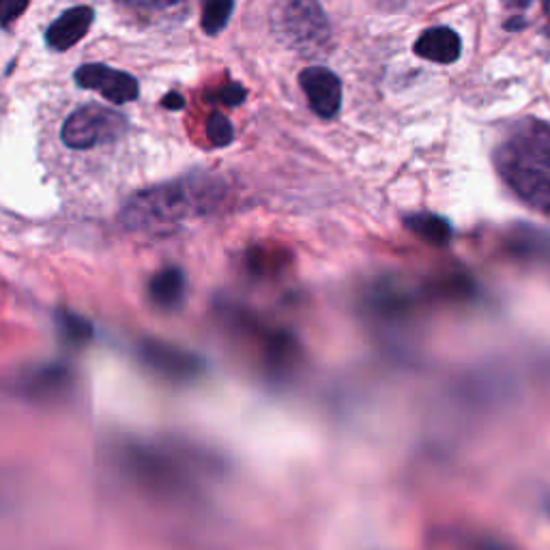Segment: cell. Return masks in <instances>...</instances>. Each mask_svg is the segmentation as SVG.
<instances>
[{
	"label": "cell",
	"instance_id": "cell-1",
	"mask_svg": "<svg viewBox=\"0 0 550 550\" xmlns=\"http://www.w3.org/2000/svg\"><path fill=\"white\" fill-rule=\"evenodd\" d=\"M497 170L510 190L535 211L550 215V125L525 121L501 142Z\"/></svg>",
	"mask_w": 550,
	"mask_h": 550
},
{
	"label": "cell",
	"instance_id": "cell-2",
	"mask_svg": "<svg viewBox=\"0 0 550 550\" xmlns=\"http://www.w3.org/2000/svg\"><path fill=\"white\" fill-rule=\"evenodd\" d=\"M125 467L140 486L168 497L192 492L207 471L198 456L159 445L132 447L125 452Z\"/></svg>",
	"mask_w": 550,
	"mask_h": 550
},
{
	"label": "cell",
	"instance_id": "cell-3",
	"mask_svg": "<svg viewBox=\"0 0 550 550\" xmlns=\"http://www.w3.org/2000/svg\"><path fill=\"white\" fill-rule=\"evenodd\" d=\"M211 190L192 181H177L151 187L127 202L123 220L134 230H157L175 226L194 213L205 211Z\"/></svg>",
	"mask_w": 550,
	"mask_h": 550
},
{
	"label": "cell",
	"instance_id": "cell-4",
	"mask_svg": "<svg viewBox=\"0 0 550 550\" xmlns=\"http://www.w3.org/2000/svg\"><path fill=\"white\" fill-rule=\"evenodd\" d=\"M273 31L288 48L301 52L321 50L329 39V26L316 0H282L273 13Z\"/></svg>",
	"mask_w": 550,
	"mask_h": 550
},
{
	"label": "cell",
	"instance_id": "cell-5",
	"mask_svg": "<svg viewBox=\"0 0 550 550\" xmlns=\"http://www.w3.org/2000/svg\"><path fill=\"white\" fill-rule=\"evenodd\" d=\"M127 119L117 110L104 106H82L63 125V142L71 149H93L121 138Z\"/></svg>",
	"mask_w": 550,
	"mask_h": 550
},
{
	"label": "cell",
	"instance_id": "cell-6",
	"mask_svg": "<svg viewBox=\"0 0 550 550\" xmlns=\"http://www.w3.org/2000/svg\"><path fill=\"white\" fill-rule=\"evenodd\" d=\"M76 82L80 89L95 91L112 104H127V101H134L140 95V86L134 76L101 63L82 65L76 71Z\"/></svg>",
	"mask_w": 550,
	"mask_h": 550
},
{
	"label": "cell",
	"instance_id": "cell-7",
	"mask_svg": "<svg viewBox=\"0 0 550 550\" xmlns=\"http://www.w3.org/2000/svg\"><path fill=\"white\" fill-rule=\"evenodd\" d=\"M140 357L149 368L175 381H190L202 372L200 357L168 342L144 340L140 344Z\"/></svg>",
	"mask_w": 550,
	"mask_h": 550
},
{
	"label": "cell",
	"instance_id": "cell-8",
	"mask_svg": "<svg viewBox=\"0 0 550 550\" xmlns=\"http://www.w3.org/2000/svg\"><path fill=\"white\" fill-rule=\"evenodd\" d=\"M299 84L318 117L334 119L340 112L342 86L334 71L325 67H310L299 76Z\"/></svg>",
	"mask_w": 550,
	"mask_h": 550
},
{
	"label": "cell",
	"instance_id": "cell-9",
	"mask_svg": "<svg viewBox=\"0 0 550 550\" xmlns=\"http://www.w3.org/2000/svg\"><path fill=\"white\" fill-rule=\"evenodd\" d=\"M93 18L95 13L91 7H74L65 11L63 16L46 31V43L56 52H65L69 48H74L76 43L82 41L86 33L91 31Z\"/></svg>",
	"mask_w": 550,
	"mask_h": 550
},
{
	"label": "cell",
	"instance_id": "cell-10",
	"mask_svg": "<svg viewBox=\"0 0 550 550\" xmlns=\"http://www.w3.org/2000/svg\"><path fill=\"white\" fill-rule=\"evenodd\" d=\"M462 50L460 37L447 26H437V28H428L426 33L419 35L415 41V54L422 56L426 61L432 63H441V65H450L456 63Z\"/></svg>",
	"mask_w": 550,
	"mask_h": 550
},
{
	"label": "cell",
	"instance_id": "cell-11",
	"mask_svg": "<svg viewBox=\"0 0 550 550\" xmlns=\"http://www.w3.org/2000/svg\"><path fill=\"white\" fill-rule=\"evenodd\" d=\"M149 295L155 306L172 310L177 308L185 297V273L177 267L159 271L149 284Z\"/></svg>",
	"mask_w": 550,
	"mask_h": 550
},
{
	"label": "cell",
	"instance_id": "cell-12",
	"mask_svg": "<svg viewBox=\"0 0 550 550\" xmlns=\"http://www.w3.org/2000/svg\"><path fill=\"white\" fill-rule=\"evenodd\" d=\"M404 224H407V228L415 237L432 245H445L452 239V226L439 215H430V213L411 215L404 220Z\"/></svg>",
	"mask_w": 550,
	"mask_h": 550
},
{
	"label": "cell",
	"instance_id": "cell-13",
	"mask_svg": "<svg viewBox=\"0 0 550 550\" xmlns=\"http://www.w3.org/2000/svg\"><path fill=\"white\" fill-rule=\"evenodd\" d=\"M235 0H202V31L207 35L222 33L230 16H233Z\"/></svg>",
	"mask_w": 550,
	"mask_h": 550
},
{
	"label": "cell",
	"instance_id": "cell-14",
	"mask_svg": "<svg viewBox=\"0 0 550 550\" xmlns=\"http://www.w3.org/2000/svg\"><path fill=\"white\" fill-rule=\"evenodd\" d=\"M56 325H59L61 336L71 344H84L86 340H91L93 329L89 321H84L82 316H76L74 312L63 310L56 314Z\"/></svg>",
	"mask_w": 550,
	"mask_h": 550
},
{
	"label": "cell",
	"instance_id": "cell-15",
	"mask_svg": "<svg viewBox=\"0 0 550 550\" xmlns=\"http://www.w3.org/2000/svg\"><path fill=\"white\" fill-rule=\"evenodd\" d=\"M67 385V370L65 368H43L35 372L31 379H28L26 387L31 389L33 394H52L54 389H61Z\"/></svg>",
	"mask_w": 550,
	"mask_h": 550
},
{
	"label": "cell",
	"instance_id": "cell-16",
	"mask_svg": "<svg viewBox=\"0 0 550 550\" xmlns=\"http://www.w3.org/2000/svg\"><path fill=\"white\" fill-rule=\"evenodd\" d=\"M207 136L211 140L213 147H228L233 142V125L220 112H213L209 121H207Z\"/></svg>",
	"mask_w": 550,
	"mask_h": 550
},
{
	"label": "cell",
	"instance_id": "cell-17",
	"mask_svg": "<svg viewBox=\"0 0 550 550\" xmlns=\"http://www.w3.org/2000/svg\"><path fill=\"white\" fill-rule=\"evenodd\" d=\"M26 7L28 0H0V24H13L26 11Z\"/></svg>",
	"mask_w": 550,
	"mask_h": 550
},
{
	"label": "cell",
	"instance_id": "cell-18",
	"mask_svg": "<svg viewBox=\"0 0 550 550\" xmlns=\"http://www.w3.org/2000/svg\"><path fill=\"white\" fill-rule=\"evenodd\" d=\"M215 99L222 101V104H226V106H239L245 99V89H241L239 84H228V86H224V89L215 93Z\"/></svg>",
	"mask_w": 550,
	"mask_h": 550
},
{
	"label": "cell",
	"instance_id": "cell-19",
	"mask_svg": "<svg viewBox=\"0 0 550 550\" xmlns=\"http://www.w3.org/2000/svg\"><path fill=\"white\" fill-rule=\"evenodd\" d=\"M119 3L132 9H170L181 5L183 0H119Z\"/></svg>",
	"mask_w": 550,
	"mask_h": 550
},
{
	"label": "cell",
	"instance_id": "cell-20",
	"mask_svg": "<svg viewBox=\"0 0 550 550\" xmlns=\"http://www.w3.org/2000/svg\"><path fill=\"white\" fill-rule=\"evenodd\" d=\"M162 106L168 108V110H181L185 106V99L179 95V93H168L164 99H162Z\"/></svg>",
	"mask_w": 550,
	"mask_h": 550
},
{
	"label": "cell",
	"instance_id": "cell-21",
	"mask_svg": "<svg viewBox=\"0 0 550 550\" xmlns=\"http://www.w3.org/2000/svg\"><path fill=\"white\" fill-rule=\"evenodd\" d=\"M501 3L508 9H527L531 5V0H501Z\"/></svg>",
	"mask_w": 550,
	"mask_h": 550
},
{
	"label": "cell",
	"instance_id": "cell-22",
	"mask_svg": "<svg viewBox=\"0 0 550 550\" xmlns=\"http://www.w3.org/2000/svg\"><path fill=\"white\" fill-rule=\"evenodd\" d=\"M544 9H546V13L550 16V0H544Z\"/></svg>",
	"mask_w": 550,
	"mask_h": 550
}]
</instances>
